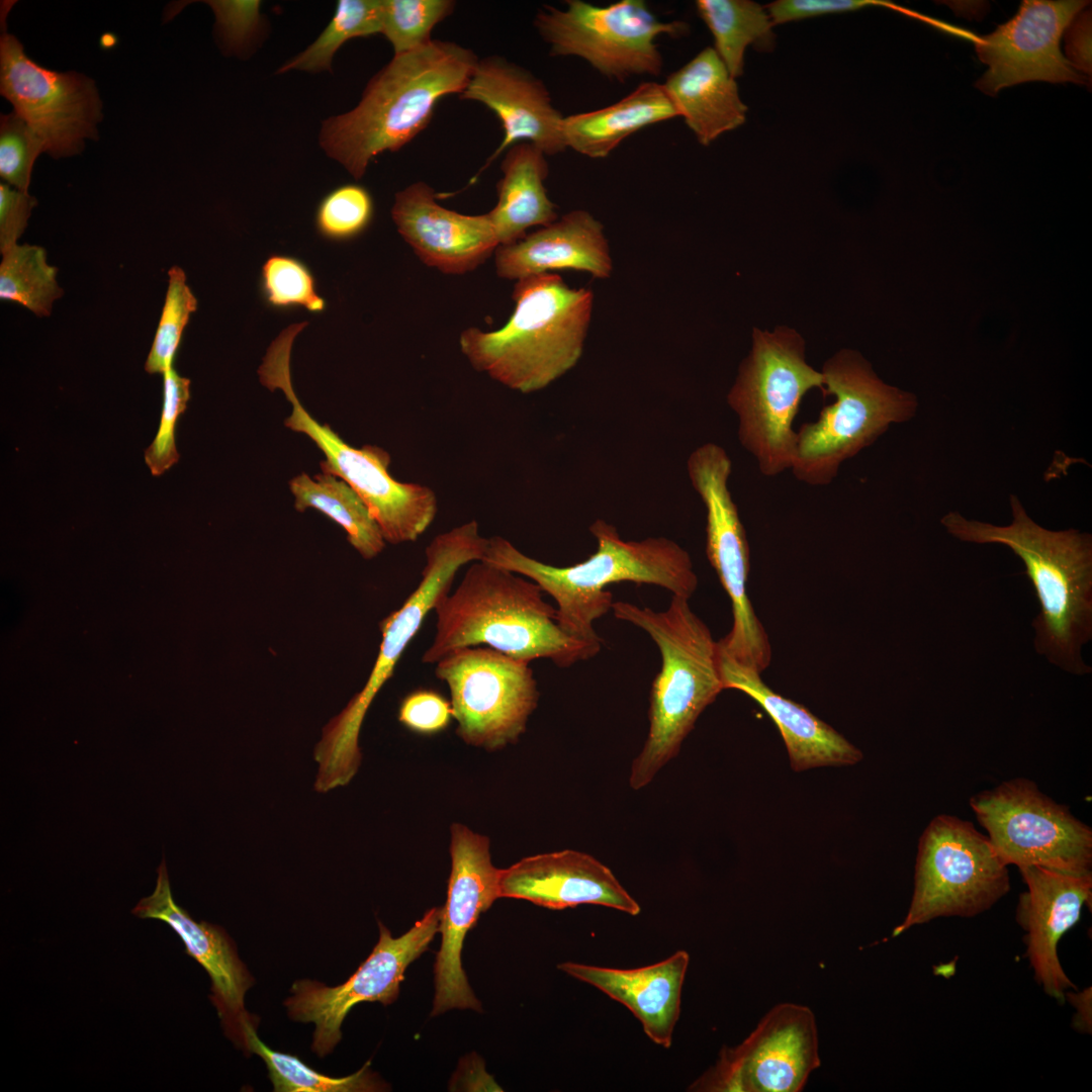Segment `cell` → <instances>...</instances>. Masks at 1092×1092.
<instances>
[{
  "label": "cell",
  "instance_id": "cell-1",
  "mask_svg": "<svg viewBox=\"0 0 1092 1092\" xmlns=\"http://www.w3.org/2000/svg\"><path fill=\"white\" fill-rule=\"evenodd\" d=\"M1009 500L1008 526L970 520L956 511L940 523L960 541L1004 545L1020 558L1039 606L1031 623L1035 651L1063 671L1089 674L1092 668L1082 650L1092 639V535L1045 529L1028 516L1017 495Z\"/></svg>",
  "mask_w": 1092,
  "mask_h": 1092
},
{
  "label": "cell",
  "instance_id": "cell-2",
  "mask_svg": "<svg viewBox=\"0 0 1092 1092\" xmlns=\"http://www.w3.org/2000/svg\"><path fill=\"white\" fill-rule=\"evenodd\" d=\"M589 531L597 549L573 565L546 564L500 536L488 539L481 560L536 582L556 602L559 628L599 653L604 640L594 623L612 610L614 601L606 590L608 585L623 581L654 584L690 600L698 587V576L689 552L673 540L650 537L626 541L615 526L602 519L596 520Z\"/></svg>",
  "mask_w": 1092,
  "mask_h": 1092
},
{
  "label": "cell",
  "instance_id": "cell-3",
  "mask_svg": "<svg viewBox=\"0 0 1092 1092\" xmlns=\"http://www.w3.org/2000/svg\"><path fill=\"white\" fill-rule=\"evenodd\" d=\"M478 58L461 44L433 39L394 55L350 111L327 118L320 145L355 179L384 152H396L424 130L443 97L466 87Z\"/></svg>",
  "mask_w": 1092,
  "mask_h": 1092
},
{
  "label": "cell",
  "instance_id": "cell-4",
  "mask_svg": "<svg viewBox=\"0 0 1092 1092\" xmlns=\"http://www.w3.org/2000/svg\"><path fill=\"white\" fill-rule=\"evenodd\" d=\"M533 580L483 560L474 561L453 593L435 605L436 633L422 661L436 664L449 652L487 646L530 663L550 659L570 666L598 654L566 635L556 608Z\"/></svg>",
  "mask_w": 1092,
  "mask_h": 1092
},
{
  "label": "cell",
  "instance_id": "cell-5",
  "mask_svg": "<svg viewBox=\"0 0 1092 1092\" xmlns=\"http://www.w3.org/2000/svg\"><path fill=\"white\" fill-rule=\"evenodd\" d=\"M515 308L498 330L467 328L459 337L472 367L508 388L531 393L560 378L580 359L594 294L568 286L556 273L517 280Z\"/></svg>",
  "mask_w": 1092,
  "mask_h": 1092
},
{
  "label": "cell",
  "instance_id": "cell-6",
  "mask_svg": "<svg viewBox=\"0 0 1092 1092\" xmlns=\"http://www.w3.org/2000/svg\"><path fill=\"white\" fill-rule=\"evenodd\" d=\"M611 611L644 630L661 656L650 693L649 731L629 777L630 787L640 790L677 755L699 716L724 690L720 647L689 599L672 595L663 611L618 601Z\"/></svg>",
  "mask_w": 1092,
  "mask_h": 1092
},
{
  "label": "cell",
  "instance_id": "cell-7",
  "mask_svg": "<svg viewBox=\"0 0 1092 1092\" xmlns=\"http://www.w3.org/2000/svg\"><path fill=\"white\" fill-rule=\"evenodd\" d=\"M299 333L297 325H290L271 343L258 369L260 382L270 390L283 391L292 405L285 426L305 434L324 452L322 472L343 479L360 495L385 542L416 541L436 517V493L427 485L397 481L388 472L390 457L385 450L374 445L354 448L305 411L290 377V352Z\"/></svg>",
  "mask_w": 1092,
  "mask_h": 1092
},
{
  "label": "cell",
  "instance_id": "cell-8",
  "mask_svg": "<svg viewBox=\"0 0 1092 1092\" xmlns=\"http://www.w3.org/2000/svg\"><path fill=\"white\" fill-rule=\"evenodd\" d=\"M824 395L834 401L797 433L791 470L812 486L828 485L840 466L872 445L891 425L911 420L917 397L885 383L857 352L842 350L822 369Z\"/></svg>",
  "mask_w": 1092,
  "mask_h": 1092
},
{
  "label": "cell",
  "instance_id": "cell-9",
  "mask_svg": "<svg viewBox=\"0 0 1092 1092\" xmlns=\"http://www.w3.org/2000/svg\"><path fill=\"white\" fill-rule=\"evenodd\" d=\"M804 349L793 330L754 329L751 351L727 395L738 419V440L767 477L791 469L800 403L809 390H824L823 374L807 363Z\"/></svg>",
  "mask_w": 1092,
  "mask_h": 1092
},
{
  "label": "cell",
  "instance_id": "cell-10",
  "mask_svg": "<svg viewBox=\"0 0 1092 1092\" xmlns=\"http://www.w3.org/2000/svg\"><path fill=\"white\" fill-rule=\"evenodd\" d=\"M488 539L474 520L437 535L425 550L426 564L416 589L399 609L380 622L379 652L363 689L323 728L315 759L334 770H352L362 755L359 732L374 697L393 674L406 647L437 602L450 592L458 570L483 558Z\"/></svg>",
  "mask_w": 1092,
  "mask_h": 1092
},
{
  "label": "cell",
  "instance_id": "cell-11",
  "mask_svg": "<svg viewBox=\"0 0 1092 1092\" xmlns=\"http://www.w3.org/2000/svg\"><path fill=\"white\" fill-rule=\"evenodd\" d=\"M1007 867L970 821L934 817L919 838L911 903L892 937L938 917L990 909L1010 890Z\"/></svg>",
  "mask_w": 1092,
  "mask_h": 1092
},
{
  "label": "cell",
  "instance_id": "cell-12",
  "mask_svg": "<svg viewBox=\"0 0 1092 1092\" xmlns=\"http://www.w3.org/2000/svg\"><path fill=\"white\" fill-rule=\"evenodd\" d=\"M551 56L578 57L608 79L660 74L663 60L656 38L687 34L684 21H661L643 0L607 6L567 0L565 9L544 6L534 19Z\"/></svg>",
  "mask_w": 1092,
  "mask_h": 1092
},
{
  "label": "cell",
  "instance_id": "cell-13",
  "mask_svg": "<svg viewBox=\"0 0 1092 1092\" xmlns=\"http://www.w3.org/2000/svg\"><path fill=\"white\" fill-rule=\"evenodd\" d=\"M970 806L1004 864L1092 873V829L1033 781H1004L974 795Z\"/></svg>",
  "mask_w": 1092,
  "mask_h": 1092
},
{
  "label": "cell",
  "instance_id": "cell-14",
  "mask_svg": "<svg viewBox=\"0 0 1092 1092\" xmlns=\"http://www.w3.org/2000/svg\"><path fill=\"white\" fill-rule=\"evenodd\" d=\"M687 471L706 509V553L732 606L733 625L721 640V650L739 664L759 673L769 665L768 636L747 595L749 546L738 509L728 488L732 461L716 443L697 447Z\"/></svg>",
  "mask_w": 1092,
  "mask_h": 1092
},
{
  "label": "cell",
  "instance_id": "cell-15",
  "mask_svg": "<svg viewBox=\"0 0 1092 1092\" xmlns=\"http://www.w3.org/2000/svg\"><path fill=\"white\" fill-rule=\"evenodd\" d=\"M435 675L451 696L456 732L467 744L488 750L515 743L537 707V681L528 662L479 645L441 658Z\"/></svg>",
  "mask_w": 1092,
  "mask_h": 1092
},
{
  "label": "cell",
  "instance_id": "cell-16",
  "mask_svg": "<svg viewBox=\"0 0 1092 1092\" xmlns=\"http://www.w3.org/2000/svg\"><path fill=\"white\" fill-rule=\"evenodd\" d=\"M0 93L55 159L79 154L86 140L98 136L103 114L94 80L75 71L40 66L7 32L0 37Z\"/></svg>",
  "mask_w": 1092,
  "mask_h": 1092
},
{
  "label": "cell",
  "instance_id": "cell-17",
  "mask_svg": "<svg viewBox=\"0 0 1092 1092\" xmlns=\"http://www.w3.org/2000/svg\"><path fill=\"white\" fill-rule=\"evenodd\" d=\"M441 916L442 908L434 907L396 938L378 921V942L345 983L329 987L300 980L292 985V996L284 1001L288 1015L295 1021L314 1023L311 1050L318 1057L330 1054L341 1040V1025L356 1004L377 1001L389 1005L397 999L406 968L440 932Z\"/></svg>",
  "mask_w": 1092,
  "mask_h": 1092
},
{
  "label": "cell",
  "instance_id": "cell-18",
  "mask_svg": "<svg viewBox=\"0 0 1092 1092\" xmlns=\"http://www.w3.org/2000/svg\"><path fill=\"white\" fill-rule=\"evenodd\" d=\"M820 1063L814 1013L807 1006L781 1003L741 1043L724 1046L689 1090L799 1092Z\"/></svg>",
  "mask_w": 1092,
  "mask_h": 1092
},
{
  "label": "cell",
  "instance_id": "cell-19",
  "mask_svg": "<svg viewBox=\"0 0 1092 1092\" xmlns=\"http://www.w3.org/2000/svg\"><path fill=\"white\" fill-rule=\"evenodd\" d=\"M451 874L447 901L442 908L441 947L434 966L435 996L432 1016L450 1009L481 1011L462 968L461 952L468 931L499 898V870L490 860L489 839L466 826H451Z\"/></svg>",
  "mask_w": 1092,
  "mask_h": 1092
},
{
  "label": "cell",
  "instance_id": "cell-20",
  "mask_svg": "<svg viewBox=\"0 0 1092 1092\" xmlns=\"http://www.w3.org/2000/svg\"><path fill=\"white\" fill-rule=\"evenodd\" d=\"M1088 5L1082 0H1024L1017 13L975 44L989 68L976 82L995 96L1006 87L1028 81L1090 85L1064 57L1060 41L1075 16Z\"/></svg>",
  "mask_w": 1092,
  "mask_h": 1092
},
{
  "label": "cell",
  "instance_id": "cell-21",
  "mask_svg": "<svg viewBox=\"0 0 1092 1092\" xmlns=\"http://www.w3.org/2000/svg\"><path fill=\"white\" fill-rule=\"evenodd\" d=\"M1027 890L1020 894L1016 920L1026 932V957L1036 982L1053 998L1063 1001L1076 986L1058 957V943L1091 905L1092 873L1068 874L1039 866L1018 868Z\"/></svg>",
  "mask_w": 1092,
  "mask_h": 1092
},
{
  "label": "cell",
  "instance_id": "cell-22",
  "mask_svg": "<svg viewBox=\"0 0 1092 1092\" xmlns=\"http://www.w3.org/2000/svg\"><path fill=\"white\" fill-rule=\"evenodd\" d=\"M436 197L423 181L398 191L391 208L397 231L425 265L444 274L471 272L499 246L490 218L447 209Z\"/></svg>",
  "mask_w": 1092,
  "mask_h": 1092
},
{
  "label": "cell",
  "instance_id": "cell-23",
  "mask_svg": "<svg viewBox=\"0 0 1092 1092\" xmlns=\"http://www.w3.org/2000/svg\"><path fill=\"white\" fill-rule=\"evenodd\" d=\"M459 97L485 105L495 113L504 128L500 145L481 171L519 143H530L546 156L566 150L562 131L564 116L553 105L545 84L503 57L478 59Z\"/></svg>",
  "mask_w": 1092,
  "mask_h": 1092
},
{
  "label": "cell",
  "instance_id": "cell-24",
  "mask_svg": "<svg viewBox=\"0 0 1092 1092\" xmlns=\"http://www.w3.org/2000/svg\"><path fill=\"white\" fill-rule=\"evenodd\" d=\"M498 895L553 910L593 904L631 916L641 912L639 903L607 866L572 849L528 856L499 870Z\"/></svg>",
  "mask_w": 1092,
  "mask_h": 1092
},
{
  "label": "cell",
  "instance_id": "cell-25",
  "mask_svg": "<svg viewBox=\"0 0 1092 1092\" xmlns=\"http://www.w3.org/2000/svg\"><path fill=\"white\" fill-rule=\"evenodd\" d=\"M157 874L154 892L140 900L132 909V914L142 919L161 920L179 935L186 953L210 977V998L225 1032L237 1041L241 1023L250 1018L245 1010L244 999L254 980L240 960L234 942L221 927L205 921L196 922L186 910L176 904L165 860H162Z\"/></svg>",
  "mask_w": 1092,
  "mask_h": 1092
},
{
  "label": "cell",
  "instance_id": "cell-26",
  "mask_svg": "<svg viewBox=\"0 0 1092 1092\" xmlns=\"http://www.w3.org/2000/svg\"><path fill=\"white\" fill-rule=\"evenodd\" d=\"M498 277L520 280L554 270L583 271L609 278L613 261L604 226L586 210H572L554 222L494 252Z\"/></svg>",
  "mask_w": 1092,
  "mask_h": 1092
},
{
  "label": "cell",
  "instance_id": "cell-27",
  "mask_svg": "<svg viewBox=\"0 0 1092 1092\" xmlns=\"http://www.w3.org/2000/svg\"><path fill=\"white\" fill-rule=\"evenodd\" d=\"M690 963L686 950L637 969H614L573 962L559 964L565 974L594 986L626 1006L646 1035L668 1049L680 1013L681 989Z\"/></svg>",
  "mask_w": 1092,
  "mask_h": 1092
},
{
  "label": "cell",
  "instance_id": "cell-28",
  "mask_svg": "<svg viewBox=\"0 0 1092 1092\" xmlns=\"http://www.w3.org/2000/svg\"><path fill=\"white\" fill-rule=\"evenodd\" d=\"M720 664L724 690L743 692L772 719L785 741L795 771L826 765H849L861 760V751L830 725L802 705L776 693L763 682L761 673L739 664L721 648Z\"/></svg>",
  "mask_w": 1092,
  "mask_h": 1092
},
{
  "label": "cell",
  "instance_id": "cell-29",
  "mask_svg": "<svg viewBox=\"0 0 1092 1092\" xmlns=\"http://www.w3.org/2000/svg\"><path fill=\"white\" fill-rule=\"evenodd\" d=\"M662 85L678 116L703 146L746 119L747 106L740 98L736 79L714 48L701 51Z\"/></svg>",
  "mask_w": 1092,
  "mask_h": 1092
},
{
  "label": "cell",
  "instance_id": "cell-30",
  "mask_svg": "<svg viewBox=\"0 0 1092 1092\" xmlns=\"http://www.w3.org/2000/svg\"><path fill=\"white\" fill-rule=\"evenodd\" d=\"M500 169L497 202L487 214L499 246H508L525 238L530 228L546 226L558 215L544 186L549 167L541 150L527 142L516 144L508 149Z\"/></svg>",
  "mask_w": 1092,
  "mask_h": 1092
},
{
  "label": "cell",
  "instance_id": "cell-31",
  "mask_svg": "<svg viewBox=\"0 0 1092 1092\" xmlns=\"http://www.w3.org/2000/svg\"><path fill=\"white\" fill-rule=\"evenodd\" d=\"M676 116L663 85L644 82L612 105L564 116L562 131L566 149L602 159L638 130Z\"/></svg>",
  "mask_w": 1092,
  "mask_h": 1092
},
{
  "label": "cell",
  "instance_id": "cell-32",
  "mask_svg": "<svg viewBox=\"0 0 1092 1092\" xmlns=\"http://www.w3.org/2000/svg\"><path fill=\"white\" fill-rule=\"evenodd\" d=\"M289 488L297 511L312 508L335 521L363 558L371 559L384 548L385 540L368 507L343 479L325 472L313 478L302 473L290 480Z\"/></svg>",
  "mask_w": 1092,
  "mask_h": 1092
},
{
  "label": "cell",
  "instance_id": "cell-33",
  "mask_svg": "<svg viewBox=\"0 0 1092 1092\" xmlns=\"http://www.w3.org/2000/svg\"><path fill=\"white\" fill-rule=\"evenodd\" d=\"M696 8L714 37V50L736 79L743 74L748 47L769 53L775 26L765 7L750 0H698Z\"/></svg>",
  "mask_w": 1092,
  "mask_h": 1092
},
{
  "label": "cell",
  "instance_id": "cell-34",
  "mask_svg": "<svg viewBox=\"0 0 1092 1092\" xmlns=\"http://www.w3.org/2000/svg\"><path fill=\"white\" fill-rule=\"evenodd\" d=\"M237 1042L265 1062L275 1092H356L381 1087L368 1069L369 1063L353 1075L334 1078L314 1071L295 1056L273 1051L258 1037L251 1018L241 1023Z\"/></svg>",
  "mask_w": 1092,
  "mask_h": 1092
},
{
  "label": "cell",
  "instance_id": "cell-35",
  "mask_svg": "<svg viewBox=\"0 0 1092 1092\" xmlns=\"http://www.w3.org/2000/svg\"><path fill=\"white\" fill-rule=\"evenodd\" d=\"M63 295L57 268L47 261L46 250L36 245H15L2 254L0 298L23 305L38 316H48Z\"/></svg>",
  "mask_w": 1092,
  "mask_h": 1092
},
{
  "label": "cell",
  "instance_id": "cell-36",
  "mask_svg": "<svg viewBox=\"0 0 1092 1092\" xmlns=\"http://www.w3.org/2000/svg\"><path fill=\"white\" fill-rule=\"evenodd\" d=\"M380 32L381 0H340L333 18L318 37L277 73L331 70L333 57L343 43Z\"/></svg>",
  "mask_w": 1092,
  "mask_h": 1092
},
{
  "label": "cell",
  "instance_id": "cell-37",
  "mask_svg": "<svg viewBox=\"0 0 1092 1092\" xmlns=\"http://www.w3.org/2000/svg\"><path fill=\"white\" fill-rule=\"evenodd\" d=\"M451 0H381V34L394 55L419 50L433 39V28L454 10Z\"/></svg>",
  "mask_w": 1092,
  "mask_h": 1092
},
{
  "label": "cell",
  "instance_id": "cell-38",
  "mask_svg": "<svg viewBox=\"0 0 1092 1092\" xmlns=\"http://www.w3.org/2000/svg\"><path fill=\"white\" fill-rule=\"evenodd\" d=\"M197 299L186 283L184 271L173 266L168 271V287L155 338L145 363L150 374L164 373L174 366L175 356Z\"/></svg>",
  "mask_w": 1092,
  "mask_h": 1092
},
{
  "label": "cell",
  "instance_id": "cell-39",
  "mask_svg": "<svg viewBox=\"0 0 1092 1092\" xmlns=\"http://www.w3.org/2000/svg\"><path fill=\"white\" fill-rule=\"evenodd\" d=\"M261 290L266 303L275 308L303 307L321 313L326 301L315 290L307 266L296 258L272 255L262 266Z\"/></svg>",
  "mask_w": 1092,
  "mask_h": 1092
},
{
  "label": "cell",
  "instance_id": "cell-40",
  "mask_svg": "<svg viewBox=\"0 0 1092 1092\" xmlns=\"http://www.w3.org/2000/svg\"><path fill=\"white\" fill-rule=\"evenodd\" d=\"M372 216L373 200L367 189L346 184L322 199L315 213V225L326 239L347 241L365 231Z\"/></svg>",
  "mask_w": 1092,
  "mask_h": 1092
},
{
  "label": "cell",
  "instance_id": "cell-41",
  "mask_svg": "<svg viewBox=\"0 0 1092 1092\" xmlns=\"http://www.w3.org/2000/svg\"><path fill=\"white\" fill-rule=\"evenodd\" d=\"M43 152L41 139L16 111L1 114L0 176L5 183L28 192L34 162Z\"/></svg>",
  "mask_w": 1092,
  "mask_h": 1092
},
{
  "label": "cell",
  "instance_id": "cell-42",
  "mask_svg": "<svg viewBox=\"0 0 1092 1092\" xmlns=\"http://www.w3.org/2000/svg\"><path fill=\"white\" fill-rule=\"evenodd\" d=\"M190 379L179 375L175 367L163 373V405L158 432L145 451V461L154 476H159L179 459L175 430L179 417L190 399Z\"/></svg>",
  "mask_w": 1092,
  "mask_h": 1092
},
{
  "label": "cell",
  "instance_id": "cell-43",
  "mask_svg": "<svg viewBox=\"0 0 1092 1092\" xmlns=\"http://www.w3.org/2000/svg\"><path fill=\"white\" fill-rule=\"evenodd\" d=\"M453 718L451 703L433 690H416L398 708V721L408 730L432 735L445 730Z\"/></svg>",
  "mask_w": 1092,
  "mask_h": 1092
},
{
  "label": "cell",
  "instance_id": "cell-44",
  "mask_svg": "<svg viewBox=\"0 0 1092 1092\" xmlns=\"http://www.w3.org/2000/svg\"><path fill=\"white\" fill-rule=\"evenodd\" d=\"M885 7L897 12L902 6L886 0H778L765 5L774 25L809 17L856 11L866 7Z\"/></svg>",
  "mask_w": 1092,
  "mask_h": 1092
},
{
  "label": "cell",
  "instance_id": "cell-45",
  "mask_svg": "<svg viewBox=\"0 0 1092 1092\" xmlns=\"http://www.w3.org/2000/svg\"><path fill=\"white\" fill-rule=\"evenodd\" d=\"M216 19V30L229 49H240L259 26V1H207Z\"/></svg>",
  "mask_w": 1092,
  "mask_h": 1092
},
{
  "label": "cell",
  "instance_id": "cell-46",
  "mask_svg": "<svg viewBox=\"0 0 1092 1092\" xmlns=\"http://www.w3.org/2000/svg\"><path fill=\"white\" fill-rule=\"evenodd\" d=\"M36 199L5 182L0 183V252L17 245L25 231Z\"/></svg>",
  "mask_w": 1092,
  "mask_h": 1092
},
{
  "label": "cell",
  "instance_id": "cell-47",
  "mask_svg": "<svg viewBox=\"0 0 1092 1092\" xmlns=\"http://www.w3.org/2000/svg\"><path fill=\"white\" fill-rule=\"evenodd\" d=\"M1066 33L1067 60L1081 74L1091 77V12H1079Z\"/></svg>",
  "mask_w": 1092,
  "mask_h": 1092
},
{
  "label": "cell",
  "instance_id": "cell-48",
  "mask_svg": "<svg viewBox=\"0 0 1092 1092\" xmlns=\"http://www.w3.org/2000/svg\"><path fill=\"white\" fill-rule=\"evenodd\" d=\"M1070 1002L1076 1006L1077 1017L1074 1020V1024L1080 1031L1091 1030V991L1090 989L1084 990L1082 993H1066Z\"/></svg>",
  "mask_w": 1092,
  "mask_h": 1092
}]
</instances>
